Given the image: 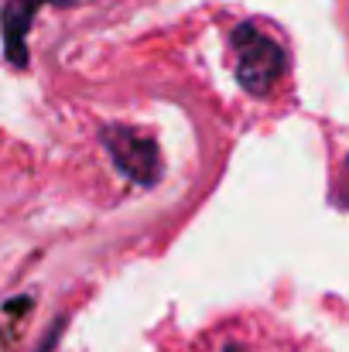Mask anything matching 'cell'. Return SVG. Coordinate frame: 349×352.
<instances>
[{
	"label": "cell",
	"mask_w": 349,
	"mask_h": 352,
	"mask_svg": "<svg viewBox=\"0 0 349 352\" xmlns=\"http://www.w3.org/2000/svg\"><path fill=\"white\" fill-rule=\"evenodd\" d=\"M107 151L114 157V164L137 185H154L161 178V154L154 147L151 137L130 130V126H110L103 133Z\"/></svg>",
	"instance_id": "cell-2"
},
{
	"label": "cell",
	"mask_w": 349,
	"mask_h": 352,
	"mask_svg": "<svg viewBox=\"0 0 349 352\" xmlns=\"http://www.w3.org/2000/svg\"><path fill=\"white\" fill-rule=\"evenodd\" d=\"M339 206H349V157H346V164H343V178H339Z\"/></svg>",
	"instance_id": "cell-4"
},
{
	"label": "cell",
	"mask_w": 349,
	"mask_h": 352,
	"mask_svg": "<svg viewBox=\"0 0 349 352\" xmlns=\"http://www.w3.org/2000/svg\"><path fill=\"white\" fill-rule=\"evenodd\" d=\"M233 52H236V79L253 96L271 93L284 76V62H288L284 48L271 34H260L253 24H240L233 31Z\"/></svg>",
	"instance_id": "cell-1"
},
{
	"label": "cell",
	"mask_w": 349,
	"mask_h": 352,
	"mask_svg": "<svg viewBox=\"0 0 349 352\" xmlns=\"http://www.w3.org/2000/svg\"><path fill=\"white\" fill-rule=\"evenodd\" d=\"M41 3H65V0H7V7L0 14L3 52H7V62L14 69H24L28 65V28L34 24Z\"/></svg>",
	"instance_id": "cell-3"
}]
</instances>
